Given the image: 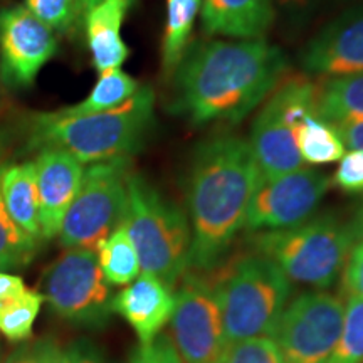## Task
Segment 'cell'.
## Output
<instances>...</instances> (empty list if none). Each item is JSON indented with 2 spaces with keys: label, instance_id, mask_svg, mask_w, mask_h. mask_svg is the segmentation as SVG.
Wrapping results in <instances>:
<instances>
[{
  "label": "cell",
  "instance_id": "cell-1",
  "mask_svg": "<svg viewBox=\"0 0 363 363\" xmlns=\"http://www.w3.org/2000/svg\"><path fill=\"white\" fill-rule=\"evenodd\" d=\"M288 69L266 39H206L187 48L174 69L170 110L192 125L240 123L264 103Z\"/></svg>",
  "mask_w": 363,
  "mask_h": 363
},
{
  "label": "cell",
  "instance_id": "cell-2",
  "mask_svg": "<svg viewBox=\"0 0 363 363\" xmlns=\"http://www.w3.org/2000/svg\"><path fill=\"white\" fill-rule=\"evenodd\" d=\"M259 167L249 140L217 135L195 148L187 177L190 266L212 271L242 227Z\"/></svg>",
  "mask_w": 363,
  "mask_h": 363
},
{
  "label": "cell",
  "instance_id": "cell-3",
  "mask_svg": "<svg viewBox=\"0 0 363 363\" xmlns=\"http://www.w3.org/2000/svg\"><path fill=\"white\" fill-rule=\"evenodd\" d=\"M155 111V93L142 86L128 101L101 113L67 115L57 110L30 118L29 148H59L83 163L130 158L143 147Z\"/></svg>",
  "mask_w": 363,
  "mask_h": 363
},
{
  "label": "cell",
  "instance_id": "cell-4",
  "mask_svg": "<svg viewBox=\"0 0 363 363\" xmlns=\"http://www.w3.org/2000/svg\"><path fill=\"white\" fill-rule=\"evenodd\" d=\"M212 279L227 345L272 337L289 296L291 281L266 256L244 254Z\"/></svg>",
  "mask_w": 363,
  "mask_h": 363
},
{
  "label": "cell",
  "instance_id": "cell-5",
  "mask_svg": "<svg viewBox=\"0 0 363 363\" xmlns=\"http://www.w3.org/2000/svg\"><path fill=\"white\" fill-rule=\"evenodd\" d=\"M251 244L289 281L325 291L342 276L355 238L348 222L321 214L289 229L254 235Z\"/></svg>",
  "mask_w": 363,
  "mask_h": 363
},
{
  "label": "cell",
  "instance_id": "cell-6",
  "mask_svg": "<svg viewBox=\"0 0 363 363\" xmlns=\"http://www.w3.org/2000/svg\"><path fill=\"white\" fill-rule=\"evenodd\" d=\"M123 224L142 271L174 288L190 266L192 234L184 211L131 172Z\"/></svg>",
  "mask_w": 363,
  "mask_h": 363
},
{
  "label": "cell",
  "instance_id": "cell-7",
  "mask_svg": "<svg viewBox=\"0 0 363 363\" xmlns=\"http://www.w3.org/2000/svg\"><path fill=\"white\" fill-rule=\"evenodd\" d=\"M315 91L316 84L308 78L288 76L264 99L249 138L261 179H274L303 167L294 131L303 118L315 113Z\"/></svg>",
  "mask_w": 363,
  "mask_h": 363
},
{
  "label": "cell",
  "instance_id": "cell-8",
  "mask_svg": "<svg viewBox=\"0 0 363 363\" xmlns=\"http://www.w3.org/2000/svg\"><path fill=\"white\" fill-rule=\"evenodd\" d=\"M130 158L91 163L62 222L59 240L66 249H94L125 220Z\"/></svg>",
  "mask_w": 363,
  "mask_h": 363
},
{
  "label": "cell",
  "instance_id": "cell-9",
  "mask_svg": "<svg viewBox=\"0 0 363 363\" xmlns=\"http://www.w3.org/2000/svg\"><path fill=\"white\" fill-rule=\"evenodd\" d=\"M44 289L52 310L71 323L98 328L110 320L113 298L94 249H67L49 267Z\"/></svg>",
  "mask_w": 363,
  "mask_h": 363
},
{
  "label": "cell",
  "instance_id": "cell-10",
  "mask_svg": "<svg viewBox=\"0 0 363 363\" xmlns=\"http://www.w3.org/2000/svg\"><path fill=\"white\" fill-rule=\"evenodd\" d=\"M342 298L305 291L288 303L272 340L284 363H328L343 328Z\"/></svg>",
  "mask_w": 363,
  "mask_h": 363
},
{
  "label": "cell",
  "instance_id": "cell-11",
  "mask_svg": "<svg viewBox=\"0 0 363 363\" xmlns=\"http://www.w3.org/2000/svg\"><path fill=\"white\" fill-rule=\"evenodd\" d=\"M170 333L184 363H224L229 345L212 279L197 272L182 276Z\"/></svg>",
  "mask_w": 363,
  "mask_h": 363
},
{
  "label": "cell",
  "instance_id": "cell-12",
  "mask_svg": "<svg viewBox=\"0 0 363 363\" xmlns=\"http://www.w3.org/2000/svg\"><path fill=\"white\" fill-rule=\"evenodd\" d=\"M331 187V179L313 169H301L274 179H259L249 202L246 227L251 230H283L311 216Z\"/></svg>",
  "mask_w": 363,
  "mask_h": 363
},
{
  "label": "cell",
  "instance_id": "cell-13",
  "mask_svg": "<svg viewBox=\"0 0 363 363\" xmlns=\"http://www.w3.org/2000/svg\"><path fill=\"white\" fill-rule=\"evenodd\" d=\"M51 27L26 6L0 9V74L11 88H27L57 54Z\"/></svg>",
  "mask_w": 363,
  "mask_h": 363
},
{
  "label": "cell",
  "instance_id": "cell-14",
  "mask_svg": "<svg viewBox=\"0 0 363 363\" xmlns=\"http://www.w3.org/2000/svg\"><path fill=\"white\" fill-rule=\"evenodd\" d=\"M310 74L342 76L363 72V2L330 21L299 52Z\"/></svg>",
  "mask_w": 363,
  "mask_h": 363
},
{
  "label": "cell",
  "instance_id": "cell-15",
  "mask_svg": "<svg viewBox=\"0 0 363 363\" xmlns=\"http://www.w3.org/2000/svg\"><path fill=\"white\" fill-rule=\"evenodd\" d=\"M34 163L40 233L43 239H52L61 233L66 212L79 192L84 169L71 153L59 148L40 150Z\"/></svg>",
  "mask_w": 363,
  "mask_h": 363
},
{
  "label": "cell",
  "instance_id": "cell-16",
  "mask_svg": "<svg viewBox=\"0 0 363 363\" xmlns=\"http://www.w3.org/2000/svg\"><path fill=\"white\" fill-rule=\"evenodd\" d=\"M175 310V294L162 279L150 272L138 274L133 283L113 298L116 311L135 330L140 343L152 342L170 323Z\"/></svg>",
  "mask_w": 363,
  "mask_h": 363
},
{
  "label": "cell",
  "instance_id": "cell-17",
  "mask_svg": "<svg viewBox=\"0 0 363 363\" xmlns=\"http://www.w3.org/2000/svg\"><path fill=\"white\" fill-rule=\"evenodd\" d=\"M202 30L230 39H264L274 21V0H203Z\"/></svg>",
  "mask_w": 363,
  "mask_h": 363
},
{
  "label": "cell",
  "instance_id": "cell-18",
  "mask_svg": "<svg viewBox=\"0 0 363 363\" xmlns=\"http://www.w3.org/2000/svg\"><path fill=\"white\" fill-rule=\"evenodd\" d=\"M130 0H103L83 17L86 39L98 72L121 67L130 56V48L121 38Z\"/></svg>",
  "mask_w": 363,
  "mask_h": 363
},
{
  "label": "cell",
  "instance_id": "cell-19",
  "mask_svg": "<svg viewBox=\"0 0 363 363\" xmlns=\"http://www.w3.org/2000/svg\"><path fill=\"white\" fill-rule=\"evenodd\" d=\"M2 195L9 214L16 224L34 240L43 239L39 224L35 163L26 162L21 165L4 167Z\"/></svg>",
  "mask_w": 363,
  "mask_h": 363
},
{
  "label": "cell",
  "instance_id": "cell-20",
  "mask_svg": "<svg viewBox=\"0 0 363 363\" xmlns=\"http://www.w3.org/2000/svg\"><path fill=\"white\" fill-rule=\"evenodd\" d=\"M315 115L331 125L363 118V72L320 81L315 91Z\"/></svg>",
  "mask_w": 363,
  "mask_h": 363
},
{
  "label": "cell",
  "instance_id": "cell-21",
  "mask_svg": "<svg viewBox=\"0 0 363 363\" xmlns=\"http://www.w3.org/2000/svg\"><path fill=\"white\" fill-rule=\"evenodd\" d=\"M203 0H167V22L162 39V66L172 74L187 51L194 24Z\"/></svg>",
  "mask_w": 363,
  "mask_h": 363
},
{
  "label": "cell",
  "instance_id": "cell-22",
  "mask_svg": "<svg viewBox=\"0 0 363 363\" xmlns=\"http://www.w3.org/2000/svg\"><path fill=\"white\" fill-rule=\"evenodd\" d=\"M296 145L303 162L310 165H328L340 162L345 155V143L337 128L328 121L310 113L301 120L294 131Z\"/></svg>",
  "mask_w": 363,
  "mask_h": 363
},
{
  "label": "cell",
  "instance_id": "cell-23",
  "mask_svg": "<svg viewBox=\"0 0 363 363\" xmlns=\"http://www.w3.org/2000/svg\"><path fill=\"white\" fill-rule=\"evenodd\" d=\"M98 262L104 279L113 286H128L138 278L140 266L138 254L131 242L125 224L108 235L96 247Z\"/></svg>",
  "mask_w": 363,
  "mask_h": 363
},
{
  "label": "cell",
  "instance_id": "cell-24",
  "mask_svg": "<svg viewBox=\"0 0 363 363\" xmlns=\"http://www.w3.org/2000/svg\"><path fill=\"white\" fill-rule=\"evenodd\" d=\"M140 88L142 84L121 67L103 71L99 72V79L86 99L71 104V106L61 108V111L67 115H91V113L115 110L128 101Z\"/></svg>",
  "mask_w": 363,
  "mask_h": 363
},
{
  "label": "cell",
  "instance_id": "cell-25",
  "mask_svg": "<svg viewBox=\"0 0 363 363\" xmlns=\"http://www.w3.org/2000/svg\"><path fill=\"white\" fill-rule=\"evenodd\" d=\"M2 172L0 165V269L21 267L33 261L38 240L27 235L9 214L2 195Z\"/></svg>",
  "mask_w": 363,
  "mask_h": 363
},
{
  "label": "cell",
  "instance_id": "cell-26",
  "mask_svg": "<svg viewBox=\"0 0 363 363\" xmlns=\"http://www.w3.org/2000/svg\"><path fill=\"white\" fill-rule=\"evenodd\" d=\"M43 299V294L26 289L19 298L4 305L0 308V333L11 342L29 338Z\"/></svg>",
  "mask_w": 363,
  "mask_h": 363
},
{
  "label": "cell",
  "instance_id": "cell-27",
  "mask_svg": "<svg viewBox=\"0 0 363 363\" xmlns=\"http://www.w3.org/2000/svg\"><path fill=\"white\" fill-rule=\"evenodd\" d=\"M328 363H363V298L348 296L342 333Z\"/></svg>",
  "mask_w": 363,
  "mask_h": 363
},
{
  "label": "cell",
  "instance_id": "cell-28",
  "mask_svg": "<svg viewBox=\"0 0 363 363\" xmlns=\"http://www.w3.org/2000/svg\"><path fill=\"white\" fill-rule=\"evenodd\" d=\"M24 6L54 33H67L79 19L76 0H26Z\"/></svg>",
  "mask_w": 363,
  "mask_h": 363
},
{
  "label": "cell",
  "instance_id": "cell-29",
  "mask_svg": "<svg viewBox=\"0 0 363 363\" xmlns=\"http://www.w3.org/2000/svg\"><path fill=\"white\" fill-rule=\"evenodd\" d=\"M224 363H284L272 338H249L229 345Z\"/></svg>",
  "mask_w": 363,
  "mask_h": 363
},
{
  "label": "cell",
  "instance_id": "cell-30",
  "mask_svg": "<svg viewBox=\"0 0 363 363\" xmlns=\"http://www.w3.org/2000/svg\"><path fill=\"white\" fill-rule=\"evenodd\" d=\"M130 363H184L170 335L160 333L152 342L140 343L130 357Z\"/></svg>",
  "mask_w": 363,
  "mask_h": 363
},
{
  "label": "cell",
  "instance_id": "cell-31",
  "mask_svg": "<svg viewBox=\"0 0 363 363\" xmlns=\"http://www.w3.org/2000/svg\"><path fill=\"white\" fill-rule=\"evenodd\" d=\"M62 348L51 337L39 338L12 352L6 363H61Z\"/></svg>",
  "mask_w": 363,
  "mask_h": 363
},
{
  "label": "cell",
  "instance_id": "cell-32",
  "mask_svg": "<svg viewBox=\"0 0 363 363\" xmlns=\"http://www.w3.org/2000/svg\"><path fill=\"white\" fill-rule=\"evenodd\" d=\"M331 184L347 194H363V150H352L340 158Z\"/></svg>",
  "mask_w": 363,
  "mask_h": 363
},
{
  "label": "cell",
  "instance_id": "cell-33",
  "mask_svg": "<svg viewBox=\"0 0 363 363\" xmlns=\"http://www.w3.org/2000/svg\"><path fill=\"white\" fill-rule=\"evenodd\" d=\"M343 291L348 296L363 298V239L355 240L342 272Z\"/></svg>",
  "mask_w": 363,
  "mask_h": 363
},
{
  "label": "cell",
  "instance_id": "cell-34",
  "mask_svg": "<svg viewBox=\"0 0 363 363\" xmlns=\"http://www.w3.org/2000/svg\"><path fill=\"white\" fill-rule=\"evenodd\" d=\"M61 363H103L101 355L94 348V345H91L86 340L72 343L66 352H62V360Z\"/></svg>",
  "mask_w": 363,
  "mask_h": 363
},
{
  "label": "cell",
  "instance_id": "cell-35",
  "mask_svg": "<svg viewBox=\"0 0 363 363\" xmlns=\"http://www.w3.org/2000/svg\"><path fill=\"white\" fill-rule=\"evenodd\" d=\"M333 126L337 128L345 147L352 150H363V118L340 121Z\"/></svg>",
  "mask_w": 363,
  "mask_h": 363
},
{
  "label": "cell",
  "instance_id": "cell-36",
  "mask_svg": "<svg viewBox=\"0 0 363 363\" xmlns=\"http://www.w3.org/2000/svg\"><path fill=\"white\" fill-rule=\"evenodd\" d=\"M26 289L24 281L19 276L0 272V308L11 303L12 299L19 298Z\"/></svg>",
  "mask_w": 363,
  "mask_h": 363
},
{
  "label": "cell",
  "instance_id": "cell-37",
  "mask_svg": "<svg viewBox=\"0 0 363 363\" xmlns=\"http://www.w3.org/2000/svg\"><path fill=\"white\" fill-rule=\"evenodd\" d=\"M278 2V6L281 9H284V11L291 12V13H303L306 11H311L313 7L316 6L320 0H276Z\"/></svg>",
  "mask_w": 363,
  "mask_h": 363
},
{
  "label": "cell",
  "instance_id": "cell-38",
  "mask_svg": "<svg viewBox=\"0 0 363 363\" xmlns=\"http://www.w3.org/2000/svg\"><path fill=\"white\" fill-rule=\"evenodd\" d=\"M348 224H350V229H352L355 240L363 239V201L360 206L357 207L355 216H353V219L348 222Z\"/></svg>",
  "mask_w": 363,
  "mask_h": 363
},
{
  "label": "cell",
  "instance_id": "cell-39",
  "mask_svg": "<svg viewBox=\"0 0 363 363\" xmlns=\"http://www.w3.org/2000/svg\"><path fill=\"white\" fill-rule=\"evenodd\" d=\"M103 0H76V7H78L79 17H84L91 9L96 7L98 4H101Z\"/></svg>",
  "mask_w": 363,
  "mask_h": 363
}]
</instances>
